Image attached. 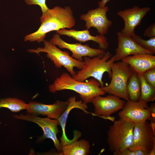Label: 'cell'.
Returning a JSON list of instances; mask_svg holds the SVG:
<instances>
[{"mask_svg":"<svg viewBox=\"0 0 155 155\" xmlns=\"http://www.w3.org/2000/svg\"><path fill=\"white\" fill-rule=\"evenodd\" d=\"M40 19L41 24L38 29L26 35L24 41L40 43L44 40L48 33L66 28L70 29L75 24L73 10L68 6L64 8L57 6L51 9L49 8L42 13Z\"/></svg>","mask_w":155,"mask_h":155,"instance_id":"6da1fadb","label":"cell"},{"mask_svg":"<svg viewBox=\"0 0 155 155\" xmlns=\"http://www.w3.org/2000/svg\"><path fill=\"white\" fill-rule=\"evenodd\" d=\"M49 89L50 92L53 93L64 90L74 91L79 94L83 102L86 104L92 102L95 96L103 95L106 93L101 88L100 84L97 80L94 78L86 82H80L66 72L57 78L49 85Z\"/></svg>","mask_w":155,"mask_h":155,"instance_id":"7a4b0ae2","label":"cell"},{"mask_svg":"<svg viewBox=\"0 0 155 155\" xmlns=\"http://www.w3.org/2000/svg\"><path fill=\"white\" fill-rule=\"evenodd\" d=\"M84 65L82 68L77 72L75 75L72 76L74 79L80 81L84 82L90 77L98 80L100 84V87H103L104 82L102 80L104 73L107 72L109 77L112 76L111 68L115 62L114 55L109 51L104 55L96 56L92 58L85 56L83 57Z\"/></svg>","mask_w":155,"mask_h":155,"instance_id":"3957f363","label":"cell"},{"mask_svg":"<svg viewBox=\"0 0 155 155\" xmlns=\"http://www.w3.org/2000/svg\"><path fill=\"white\" fill-rule=\"evenodd\" d=\"M135 123L120 118L113 121L107 132L109 149L114 155L128 149L133 142V132Z\"/></svg>","mask_w":155,"mask_h":155,"instance_id":"277c9868","label":"cell"},{"mask_svg":"<svg viewBox=\"0 0 155 155\" xmlns=\"http://www.w3.org/2000/svg\"><path fill=\"white\" fill-rule=\"evenodd\" d=\"M43 42L44 44L43 47L28 49L27 51L30 53H36L39 55L40 53H46V57L53 62L56 68L60 69L64 67L71 76L76 74L73 69L74 67L80 70L82 68L84 65L83 61H80L75 59L70 55L69 52L62 51L49 41L44 40Z\"/></svg>","mask_w":155,"mask_h":155,"instance_id":"5b68a950","label":"cell"},{"mask_svg":"<svg viewBox=\"0 0 155 155\" xmlns=\"http://www.w3.org/2000/svg\"><path fill=\"white\" fill-rule=\"evenodd\" d=\"M110 84L100 87L105 93L114 95L126 101L129 100L127 90L128 79L133 71L127 63L121 61L113 64Z\"/></svg>","mask_w":155,"mask_h":155,"instance_id":"8992f818","label":"cell"},{"mask_svg":"<svg viewBox=\"0 0 155 155\" xmlns=\"http://www.w3.org/2000/svg\"><path fill=\"white\" fill-rule=\"evenodd\" d=\"M12 116L16 119L32 122L37 124L42 128L43 132V135L40 137L39 140H42L46 138L51 139L59 152V154H60L62 151V147L57 137V134L59 132L58 128L59 123L58 119H52L48 117L41 118L28 113L15 115Z\"/></svg>","mask_w":155,"mask_h":155,"instance_id":"52a82bcc","label":"cell"},{"mask_svg":"<svg viewBox=\"0 0 155 155\" xmlns=\"http://www.w3.org/2000/svg\"><path fill=\"white\" fill-rule=\"evenodd\" d=\"M155 148V135L150 123L147 120L135 124L133 132V142L128 149L134 151L141 150L149 153Z\"/></svg>","mask_w":155,"mask_h":155,"instance_id":"ba28073f","label":"cell"},{"mask_svg":"<svg viewBox=\"0 0 155 155\" xmlns=\"http://www.w3.org/2000/svg\"><path fill=\"white\" fill-rule=\"evenodd\" d=\"M149 107L148 103L145 101L139 100L133 102L129 100L125 102L118 115L121 118L135 124L148 120L151 121L152 114L148 109Z\"/></svg>","mask_w":155,"mask_h":155,"instance_id":"9c48e42d","label":"cell"},{"mask_svg":"<svg viewBox=\"0 0 155 155\" xmlns=\"http://www.w3.org/2000/svg\"><path fill=\"white\" fill-rule=\"evenodd\" d=\"M49 41L52 44L57 45L60 49H66L70 50L72 53L71 57L80 61H83V57H93L104 55L106 52L103 49L93 48L88 44L67 43L63 40L58 34L54 35Z\"/></svg>","mask_w":155,"mask_h":155,"instance_id":"30bf717a","label":"cell"},{"mask_svg":"<svg viewBox=\"0 0 155 155\" xmlns=\"http://www.w3.org/2000/svg\"><path fill=\"white\" fill-rule=\"evenodd\" d=\"M101 95L95 96L92 103L94 107V112L93 115L105 119H110V115L122 109L125 102L119 97L114 95H109L105 97Z\"/></svg>","mask_w":155,"mask_h":155,"instance_id":"8fae6325","label":"cell"},{"mask_svg":"<svg viewBox=\"0 0 155 155\" xmlns=\"http://www.w3.org/2000/svg\"><path fill=\"white\" fill-rule=\"evenodd\" d=\"M108 10V6L103 7H98L89 10L85 14L81 15L80 19L85 21L86 29L94 27L97 30L100 34L104 35L107 33L113 23L107 16L106 13Z\"/></svg>","mask_w":155,"mask_h":155,"instance_id":"7c38bea8","label":"cell"},{"mask_svg":"<svg viewBox=\"0 0 155 155\" xmlns=\"http://www.w3.org/2000/svg\"><path fill=\"white\" fill-rule=\"evenodd\" d=\"M150 7L140 8L137 6L119 11L117 15L124 22V28L121 32L126 36L131 37L135 33V27L139 25L144 17L150 10Z\"/></svg>","mask_w":155,"mask_h":155,"instance_id":"4fadbf2b","label":"cell"},{"mask_svg":"<svg viewBox=\"0 0 155 155\" xmlns=\"http://www.w3.org/2000/svg\"><path fill=\"white\" fill-rule=\"evenodd\" d=\"M68 104V100H56L50 104H43L36 101H30L27 104L26 113L37 116H46L54 119H58L65 110Z\"/></svg>","mask_w":155,"mask_h":155,"instance_id":"5bb4252c","label":"cell"},{"mask_svg":"<svg viewBox=\"0 0 155 155\" xmlns=\"http://www.w3.org/2000/svg\"><path fill=\"white\" fill-rule=\"evenodd\" d=\"M117 34L118 46L114 55L115 61L122 60L127 56L138 54H152L150 51L139 46L132 37L125 35L121 32H118Z\"/></svg>","mask_w":155,"mask_h":155,"instance_id":"9a60e30c","label":"cell"},{"mask_svg":"<svg viewBox=\"0 0 155 155\" xmlns=\"http://www.w3.org/2000/svg\"><path fill=\"white\" fill-rule=\"evenodd\" d=\"M76 99L75 96L71 97L69 98L68 100V104L67 108L58 119L62 130V135L60 138L62 147L78 140L81 136V133L79 131H75L73 138L70 140L68 139L65 134V129L67 120L71 111L73 108H77L82 110L86 113H89L86 110L88 108L87 104L84 103L81 100L77 101Z\"/></svg>","mask_w":155,"mask_h":155,"instance_id":"2e32d148","label":"cell"},{"mask_svg":"<svg viewBox=\"0 0 155 155\" xmlns=\"http://www.w3.org/2000/svg\"><path fill=\"white\" fill-rule=\"evenodd\" d=\"M122 61L127 63L132 70L143 75L147 70L155 67V56L152 54L140 53L129 56Z\"/></svg>","mask_w":155,"mask_h":155,"instance_id":"e0dca14e","label":"cell"},{"mask_svg":"<svg viewBox=\"0 0 155 155\" xmlns=\"http://www.w3.org/2000/svg\"><path fill=\"white\" fill-rule=\"evenodd\" d=\"M56 33L59 34L72 37L80 42H84L88 41H94L98 43L100 48L105 51L109 47V43L105 36L100 34L96 36H92L88 29L78 31L74 29L68 30L63 29L56 31Z\"/></svg>","mask_w":155,"mask_h":155,"instance_id":"ac0fdd59","label":"cell"},{"mask_svg":"<svg viewBox=\"0 0 155 155\" xmlns=\"http://www.w3.org/2000/svg\"><path fill=\"white\" fill-rule=\"evenodd\" d=\"M89 142L84 139L76 140L62 147L60 155H87L90 152Z\"/></svg>","mask_w":155,"mask_h":155,"instance_id":"d6986e66","label":"cell"},{"mask_svg":"<svg viewBox=\"0 0 155 155\" xmlns=\"http://www.w3.org/2000/svg\"><path fill=\"white\" fill-rule=\"evenodd\" d=\"M141 88V83L138 75L133 72L129 78L127 84L129 100L137 102L140 100Z\"/></svg>","mask_w":155,"mask_h":155,"instance_id":"ffe728a7","label":"cell"},{"mask_svg":"<svg viewBox=\"0 0 155 155\" xmlns=\"http://www.w3.org/2000/svg\"><path fill=\"white\" fill-rule=\"evenodd\" d=\"M8 108L13 112H18L27 110V104L20 99L11 97L0 99V108Z\"/></svg>","mask_w":155,"mask_h":155,"instance_id":"44dd1931","label":"cell"},{"mask_svg":"<svg viewBox=\"0 0 155 155\" xmlns=\"http://www.w3.org/2000/svg\"><path fill=\"white\" fill-rule=\"evenodd\" d=\"M138 75L141 86L140 100L147 103L153 102L155 100V88L149 85L143 75Z\"/></svg>","mask_w":155,"mask_h":155,"instance_id":"7402d4cb","label":"cell"},{"mask_svg":"<svg viewBox=\"0 0 155 155\" xmlns=\"http://www.w3.org/2000/svg\"><path fill=\"white\" fill-rule=\"evenodd\" d=\"M134 40L142 48L150 51L152 54L155 53V37L150 38L148 40L135 34L132 36Z\"/></svg>","mask_w":155,"mask_h":155,"instance_id":"603a6c76","label":"cell"},{"mask_svg":"<svg viewBox=\"0 0 155 155\" xmlns=\"http://www.w3.org/2000/svg\"><path fill=\"white\" fill-rule=\"evenodd\" d=\"M143 76L149 85L155 88V67L147 70Z\"/></svg>","mask_w":155,"mask_h":155,"instance_id":"cb8c5ba5","label":"cell"},{"mask_svg":"<svg viewBox=\"0 0 155 155\" xmlns=\"http://www.w3.org/2000/svg\"><path fill=\"white\" fill-rule=\"evenodd\" d=\"M29 5H37L40 7L42 13L46 12L49 8L46 4V0H24Z\"/></svg>","mask_w":155,"mask_h":155,"instance_id":"d4e9b609","label":"cell"},{"mask_svg":"<svg viewBox=\"0 0 155 155\" xmlns=\"http://www.w3.org/2000/svg\"><path fill=\"white\" fill-rule=\"evenodd\" d=\"M143 35L150 38L155 37V24L148 27L144 31Z\"/></svg>","mask_w":155,"mask_h":155,"instance_id":"484cf974","label":"cell"},{"mask_svg":"<svg viewBox=\"0 0 155 155\" xmlns=\"http://www.w3.org/2000/svg\"><path fill=\"white\" fill-rule=\"evenodd\" d=\"M148 109L152 114L151 121L155 122V104L153 103L149 106Z\"/></svg>","mask_w":155,"mask_h":155,"instance_id":"4316f807","label":"cell"},{"mask_svg":"<svg viewBox=\"0 0 155 155\" xmlns=\"http://www.w3.org/2000/svg\"><path fill=\"white\" fill-rule=\"evenodd\" d=\"M118 155H135V153L134 151H131L127 149L119 153Z\"/></svg>","mask_w":155,"mask_h":155,"instance_id":"83f0119b","label":"cell"},{"mask_svg":"<svg viewBox=\"0 0 155 155\" xmlns=\"http://www.w3.org/2000/svg\"><path fill=\"white\" fill-rule=\"evenodd\" d=\"M110 0H101L98 1V7H105L106 3L110 1Z\"/></svg>","mask_w":155,"mask_h":155,"instance_id":"f1b7e54d","label":"cell"},{"mask_svg":"<svg viewBox=\"0 0 155 155\" xmlns=\"http://www.w3.org/2000/svg\"><path fill=\"white\" fill-rule=\"evenodd\" d=\"M135 155H148V154L141 150H137L134 151Z\"/></svg>","mask_w":155,"mask_h":155,"instance_id":"f546056e","label":"cell"}]
</instances>
